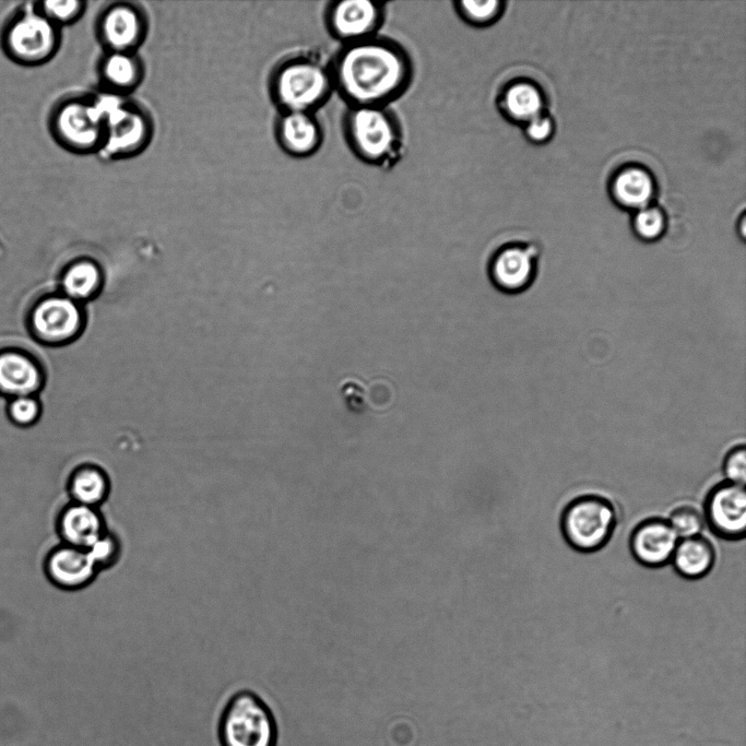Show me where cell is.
<instances>
[{"instance_id":"6da1fadb","label":"cell","mask_w":746,"mask_h":746,"mask_svg":"<svg viewBox=\"0 0 746 746\" xmlns=\"http://www.w3.org/2000/svg\"><path fill=\"white\" fill-rule=\"evenodd\" d=\"M330 69L348 107H388L405 93L414 72L405 48L378 35L343 45Z\"/></svg>"},{"instance_id":"7a4b0ae2","label":"cell","mask_w":746,"mask_h":746,"mask_svg":"<svg viewBox=\"0 0 746 746\" xmlns=\"http://www.w3.org/2000/svg\"><path fill=\"white\" fill-rule=\"evenodd\" d=\"M333 90L330 67L306 55L283 60L271 78L272 96L282 111L315 113Z\"/></svg>"},{"instance_id":"3957f363","label":"cell","mask_w":746,"mask_h":746,"mask_svg":"<svg viewBox=\"0 0 746 746\" xmlns=\"http://www.w3.org/2000/svg\"><path fill=\"white\" fill-rule=\"evenodd\" d=\"M343 129L350 149L367 164L384 165L401 149V128L388 107H348Z\"/></svg>"},{"instance_id":"277c9868","label":"cell","mask_w":746,"mask_h":746,"mask_svg":"<svg viewBox=\"0 0 746 746\" xmlns=\"http://www.w3.org/2000/svg\"><path fill=\"white\" fill-rule=\"evenodd\" d=\"M221 746H275L277 725L267 702L254 691L234 692L217 722Z\"/></svg>"},{"instance_id":"5b68a950","label":"cell","mask_w":746,"mask_h":746,"mask_svg":"<svg viewBox=\"0 0 746 746\" xmlns=\"http://www.w3.org/2000/svg\"><path fill=\"white\" fill-rule=\"evenodd\" d=\"M616 524L614 504L597 494L575 497L565 506L559 519L565 542L584 554L602 549L612 538Z\"/></svg>"},{"instance_id":"8992f818","label":"cell","mask_w":746,"mask_h":746,"mask_svg":"<svg viewBox=\"0 0 746 746\" xmlns=\"http://www.w3.org/2000/svg\"><path fill=\"white\" fill-rule=\"evenodd\" d=\"M104 123L99 152L107 157L130 156L140 152L150 141L152 122L139 106L121 94H104L98 102Z\"/></svg>"},{"instance_id":"52a82bcc","label":"cell","mask_w":746,"mask_h":746,"mask_svg":"<svg viewBox=\"0 0 746 746\" xmlns=\"http://www.w3.org/2000/svg\"><path fill=\"white\" fill-rule=\"evenodd\" d=\"M60 45L59 27L37 9L16 14L2 33V48L10 59L23 66L50 60Z\"/></svg>"},{"instance_id":"ba28073f","label":"cell","mask_w":746,"mask_h":746,"mask_svg":"<svg viewBox=\"0 0 746 746\" xmlns=\"http://www.w3.org/2000/svg\"><path fill=\"white\" fill-rule=\"evenodd\" d=\"M49 125L54 138L70 151L87 153L100 149L104 123L92 97L63 99L54 108Z\"/></svg>"},{"instance_id":"9c48e42d","label":"cell","mask_w":746,"mask_h":746,"mask_svg":"<svg viewBox=\"0 0 746 746\" xmlns=\"http://www.w3.org/2000/svg\"><path fill=\"white\" fill-rule=\"evenodd\" d=\"M540 249L534 244L512 241L493 250L485 263L492 286L505 295L528 291L536 280Z\"/></svg>"},{"instance_id":"30bf717a","label":"cell","mask_w":746,"mask_h":746,"mask_svg":"<svg viewBox=\"0 0 746 746\" xmlns=\"http://www.w3.org/2000/svg\"><path fill=\"white\" fill-rule=\"evenodd\" d=\"M704 523L724 541H739L746 533L745 486L723 481L713 485L703 500Z\"/></svg>"},{"instance_id":"8fae6325","label":"cell","mask_w":746,"mask_h":746,"mask_svg":"<svg viewBox=\"0 0 746 746\" xmlns=\"http://www.w3.org/2000/svg\"><path fill=\"white\" fill-rule=\"evenodd\" d=\"M384 14L382 2L339 0L328 4L324 20L330 34L345 45L376 36Z\"/></svg>"},{"instance_id":"7c38bea8","label":"cell","mask_w":746,"mask_h":746,"mask_svg":"<svg viewBox=\"0 0 746 746\" xmlns=\"http://www.w3.org/2000/svg\"><path fill=\"white\" fill-rule=\"evenodd\" d=\"M43 572L57 589L79 591L92 584L99 570L87 549L59 542L45 554Z\"/></svg>"},{"instance_id":"4fadbf2b","label":"cell","mask_w":746,"mask_h":746,"mask_svg":"<svg viewBox=\"0 0 746 746\" xmlns=\"http://www.w3.org/2000/svg\"><path fill=\"white\" fill-rule=\"evenodd\" d=\"M678 541L667 519L650 517L635 525L628 545L637 563L647 568H661L671 563Z\"/></svg>"},{"instance_id":"5bb4252c","label":"cell","mask_w":746,"mask_h":746,"mask_svg":"<svg viewBox=\"0 0 746 746\" xmlns=\"http://www.w3.org/2000/svg\"><path fill=\"white\" fill-rule=\"evenodd\" d=\"M145 33L146 21L142 10L129 2L110 4L98 20V34L108 51L134 52Z\"/></svg>"},{"instance_id":"9a60e30c","label":"cell","mask_w":746,"mask_h":746,"mask_svg":"<svg viewBox=\"0 0 746 746\" xmlns=\"http://www.w3.org/2000/svg\"><path fill=\"white\" fill-rule=\"evenodd\" d=\"M108 529L99 508L69 500L55 518L61 543L87 549Z\"/></svg>"},{"instance_id":"2e32d148","label":"cell","mask_w":746,"mask_h":746,"mask_svg":"<svg viewBox=\"0 0 746 746\" xmlns=\"http://www.w3.org/2000/svg\"><path fill=\"white\" fill-rule=\"evenodd\" d=\"M36 332L50 342H63L75 336L83 324V315L76 301L56 296L42 301L33 315Z\"/></svg>"},{"instance_id":"e0dca14e","label":"cell","mask_w":746,"mask_h":746,"mask_svg":"<svg viewBox=\"0 0 746 746\" xmlns=\"http://www.w3.org/2000/svg\"><path fill=\"white\" fill-rule=\"evenodd\" d=\"M281 147L292 156L308 157L322 144L323 132L315 113L282 111L275 125Z\"/></svg>"},{"instance_id":"ac0fdd59","label":"cell","mask_w":746,"mask_h":746,"mask_svg":"<svg viewBox=\"0 0 746 746\" xmlns=\"http://www.w3.org/2000/svg\"><path fill=\"white\" fill-rule=\"evenodd\" d=\"M66 488L71 501L99 508L110 495L111 482L103 467L85 463L69 474Z\"/></svg>"},{"instance_id":"d6986e66","label":"cell","mask_w":746,"mask_h":746,"mask_svg":"<svg viewBox=\"0 0 746 746\" xmlns=\"http://www.w3.org/2000/svg\"><path fill=\"white\" fill-rule=\"evenodd\" d=\"M671 563L678 576L697 580L706 577L713 568L715 549L711 541L701 534L680 538Z\"/></svg>"},{"instance_id":"ffe728a7","label":"cell","mask_w":746,"mask_h":746,"mask_svg":"<svg viewBox=\"0 0 746 746\" xmlns=\"http://www.w3.org/2000/svg\"><path fill=\"white\" fill-rule=\"evenodd\" d=\"M497 104L508 120L522 125L544 110L542 91L535 84L523 80L508 83L501 90Z\"/></svg>"},{"instance_id":"44dd1931","label":"cell","mask_w":746,"mask_h":746,"mask_svg":"<svg viewBox=\"0 0 746 746\" xmlns=\"http://www.w3.org/2000/svg\"><path fill=\"white\" fill-rule=\"evenodd\" d=\"M611 192L617 204L635 212L650 205L655 185L648 170L628 166L614 176Z\"/></svg>"},{"instance_id":"7402d4cb","label":"cell","mask_w":746,"mask_h":746,"mask_svg":"<svg viewBox=\"0 0 746 746\" xmlns=\"http://www.w3.org/2000/svg\"><path fill=\"white\" fill-rule=\"evenodd\" d=\"M100 74L108 91L121 94L138 86L143 68L133 52L108 51L102 60Z\"/></svg>"},{"instance_id":"603a6c76","label":"cell","mask_w":746,"mask_h":746,"mask_svg":"<svg viewBox=\"0 0 746 746\" xmlns=\"http://www.w3.org/2000/svg\"><path fill=\"white\" fill-rule=\"evenodd\" d=\"M39 381V370L29 358L17 353L0 355V389L19 396L27 395L37 389Z\"/></svg>"},{"instance_id":"cb8c5ba5","label":"cell","mask_w":746,"mask_h":746,"mask_svg":"<svg viewBox=\"0 0 746 746\" xmlns=\"http://www.w3.org/2000/svg\"><path fill=\"white\" fill-rule=\"evenodd\" d=\"M100 285V269L91 260L74 262L66 271L62 279V287L67 297L74 301L93 297L97 294Z\"/></svg>"},{"instance_id":"d4e9b609","label":"cell","mask_w":746,"mask_h":746,"mask_svg":"<svg viewBox=\"0 0 746 746\" xmlns=\"http://www.w3.org/2000/svg\"><path fill=\"white\" fill-rule=\"evenodd\" d=\"M453 4L458 15L465 23L476 27L495 23L505 10V2L499 0H461Z\"/></svg>"},{"instance_id":"484cf974","label":"cell","mask_w":746,"mask_h":746,"mask_svg":"<svg viewBox=\"0 0 746 746\" xmlns=\"http://www.w3.org/2000/svg\"><path fill=\"white\" fill-rule=\"evenodd\" d=\"M666 225L664 212L653 205L635 211L631 220L635 236L644 242L659 240L664 235Z\"/></svg>"},{"instance_id":"4316f807","label":"cell","mask_w":746,"mask_h":746,"mask_svg":"<svg viewBox=\"0 0 746 746\" xmlns=\"http://www.w3.org/2000/svg\"><path fill=\"white\" fill-rule=\"evenodd\" d=\"M87 550L100 572L113 568L120 560L122 543L117 533L107 529Z\"/></svg>"},{"instance_id":"83f0119b","label":"cell","mask_w":746,"mask_h":746,"mask_svg":"<svg viewBox=\"0 0 746 746\" xmlns=\"http://www.w3.org/2000/svg\"><path fill=\"white\" fill-rule=\"evenodd\" d=\"M667 521L679 540L700 534L704 526L702 513L690 505L674 508Z\"/></svg>"},{"instance_id":"f1b7e54d","label":"cell","mask_w":746,"mask_h":746,"mask_svg":"<svg viewBox=\"0 0 746 746\" xmlns=\"http://www.w3.org/2000/svg\"><path fill=\"white\" fill-rule=\"evenodd\" d=\"M36 9L60 27L80 19L84 12L85 2L79 0L43 1L37 4Z\"/></svg>"},{"instance_id":"f546056e","label":"cell","mask_w":746,"mask_h":746,"mask_svg":"<svg viewBox=\"0 0 746 746\" xmlns=\"http://www.w3.org/2000/svg\"><path fill=\"white\" fill-rule=\"evenodd\" d=\"M722 470L726 481L745 486L746 448L744 443L732 447L725 453Z\"/></svg>"},{"instance_id":"4dcf8cb0","label":"cell","mask_w":746,"mask_h":746,"mask_svg":"<svg viewBox=\"0 0 746 746\" xmlns=\"http://www.w3.org/2000/svg\"><path fill=\"white\" fill-rule=\"evenodd\" d=\"M524 133L530 141L544 143L554 133V122L549 116L543 113L524 125Z\"/></svg>"},{"instance_id":"1f68e13d","label":"cell","mask_w":746,"mask_h":746,"mask_svg":"<svg viewBox=\"0 0 746 746\" xmlns=\"http://www.w3.org/2000/svg\"><path fill=\"white\" fill-rule=\"evenodd\" d=\"M38 413L37 402L27 395L17 396L10 405L12 418L20 424L32 423Z\"/></svg>"},{"instance_id":"d6a6232c","label":"cell","mask_w":746,"mask_h":746,"mask_svg":"<svg viewBox=\"0 0 746 746\" xmlns=\"http://www.w3.org/2000/svg\"><path fill=\"white\" fill-rule=\"evenodd\" d=\"M341 392L346 401V404L353 412H364L366 407V402L363 386H360L358 382H355L354 380H350L343 383Z\"/></svg>"},{"instance_id":"836d02e7","label":"cell","mask_w":746,"mask_h":746,"mask_svg":"<svg viewBox=\"0 0 746 746\" xmlns=\"http://www.w3.org/2000/svg\"><path fill=\"white\" fill-rule=\"evenodd\" d=\"M738 226V235L744 240L745 239V217L741 218V224Z\"/></svg>"}]
</instances>
